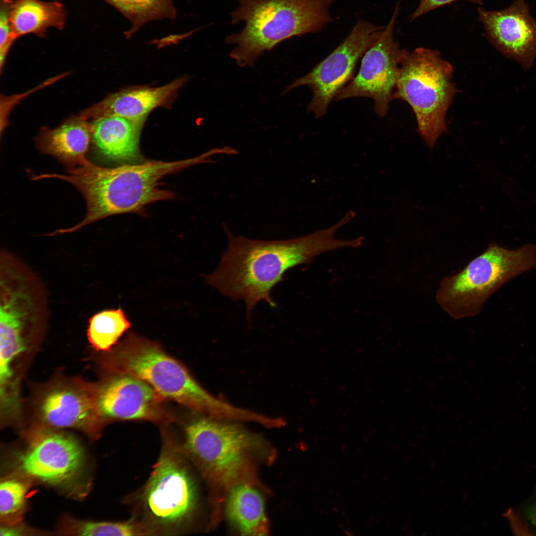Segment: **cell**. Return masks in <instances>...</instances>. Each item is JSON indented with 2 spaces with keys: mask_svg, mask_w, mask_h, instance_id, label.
<instances>
[{
  "mask_svg": "<svg viewBox=\"0 0 536 536\" xmlns=\"http://www.w3.org/2000/svg\"><path fill=\"white\" fill-rule=\"evenodd\" d=\"M453 68L436 50L407 51L399 64L393 99L406 102L416 117L417 130L430 149L448 131L446 116L458 92Z\"/></svg>",
  "mask_w": 536,
  "mask_h": 536,
  "instance_id": "8",
  "label": "cell"
},
{
  "mask_svg": "<svg viewBox=\"0 0 536 536\" xmlns=\"http://www.w3.org/2000/svg\"><path fill=\"white\" fill-rule=\"evenodd\" d=\"M333 0H240L231 23L245 22L239 33L228 36L235 47L230 57L241 67H253L267 51L293 36L318 32L332 20Z\"/></svg>",
  "mask_w": 536,
  "mask_h": 536,
  "instance_id": "6",
  "label": "cell"
},
{
  "mask_svg": "<svg viewBox=\"0 0 536 536\" xmlns=\"http://www.w3.org/2000/svg\"><path fill=\"white\" fill-rule=\"evenodd\" d=\"M187 79L185 75L161 86L138 85L123 88L84 110L79 116L93 120L111 116L147 118L157 108H170Z\"/></svg>",
  "mask_w": 536,
  "mask_h": 536,
  "instance_id": "14",
  "label": "cell"
},
{
  "mask_svg": "<svg viewBox=\"0 0 536 536\" xmlns=\"http://www.w3.org/2000/svg\"><path fill=\"white\" fill-rule=\"evenodd\" d=\"M106 367L115 374L133 376L147 383L164 399L203 416L236 420L243 409L206 392L179 362L157 342L129 333L107 356Z\"/></svg>",
  "mask_w": 536,
  "mask_h": 536,
  "instance_id": "4",
  "label": "cell"
},
{
  "mask_svg": "<svg viewBox=\"0 0 536 536\" xmlns=\"http://www.w3.org/2000/svg\"><path fill=\"white\" fill-rule=\"evenodd\" d=\"M97 391L79 386L56 388L42 401L41 418L53 427L79 428L97 434L104 422L97 406Z\"/></svg>",
  "mask_w": 536,
  "mask_h": 536,
  "instance_id": "15",
  "label": "cell"
},
{
  "mask_svg": "<svg viewBox=\"0 0 536 536\" xmlns=\"http://www.w3.org/2000/svg\"><path fill=\"white\" fill-rule=\"evenodd\" d=\"M232 420L205 416L192 420L181 441L184 451L204 481L208 491L210 524L216 526L228 492L240 484L267 491L258 469L272 464L276 452L265 438Z\"/></svg>",
  "mask_w": 536,
  "mask_h": 536,
  "instance_id": "2",
  "label": "cell"
},
{
  "mask_svg": "<svg viewBox=\"0 0 536 536\" xmlns=\"http://www.w3.org/2000/svg\"><path fill=\"white\" fill-rule=\"evenodd\" d=\"M116 9L131 23L124 32L129 38L146 23L157 20H172L177 10L173 0H103Z\"/></svg>",
  "mask_w": 536,
  "mask_h": 536,
  "instance_id": "20",
  "label": "cell"
},
{
  "mask_svg": "<svg viewBox=\"0 0 536 536\" xmlns=\"http://www.w3.org/2000/svg\"><path fill=\"white\" fill-rule=\"evenodd\" d=\"M400 1L401 0H399ZM462 0H420L416 9L410 15L409 21H412L419 17L443 5ZM474 4L481 5L483 0H463Z\"/></svg>",
  "mask_w": 536,
  "mask_h": 536,
  "instance_id": "25",
  "label": "cell"
},
{
  "mask_svg": "<svg viewBox=\"0 0 536 536\" xmlns=\"http://www.w3.org/2000/svg\"><path fill=\"white\" fill-rule=\"evenodd\" d=\"M146 119L111 116L94 120L90 127L95 150L103 158L120 165L144 161L139 140Z\"/></svg>",
  "mask_w": 536,
  "mask_h": 536,
  "instance_id": "16",
  "label": "cell"
},
{
  "mask_svg": "<svg viewBox=\"0 0 536 536\" xmlns=\"http://www.w3.org/2000/svg\"><path fill=\"white\" fill-rule=\"evenodd\" d=\"M26 487L19 480H4L0 484V514L1 518L8 519L19 512L25 503Z\"/></svg>",
  "mask_w": 536,
  "mask_h": 536,
  "instance_id": "23",
  "label": "cell"
},
{
  "mask_svg": "<svg viewBox=\"0 0 536 536\" xmlns=\"http://www.w3.org/2000/svg\"><path fill=\"white\" fill-rule=\"evenodd\" d=\"M84 453L72 437L42 430L31 436L26 449L17 456L19 469L32 478L55 485L67 483L82 469Z\"/></svg>",
  "mask_w": 536,
  "mask_h": 536,
  "instance_id": "11",
  "label": "cell"
},
{
  "mask_svg": "<svg viewBox=\"0 0 536 536\" xmlns=\"http://www.w3.org/2000/svg\"><path fill=\"white\" fill-rule=\"evenodd\" d=\"M348 223L342 217L334 225L307 236L287 240L259 241L234 236L223 224L228 240L217 268L206 277V282L222 295L243 300L247 318L261 300L276 306L271 296L273 287L289 269L309 263L317 255L343 247L354 248L355 239L339 240L335 234Z\"/></svg>",
  "mask_w": 536,
  "mask_h": 536,
  "instance_id": "1",
  "label": "cell"
},
{
  "mask_svg": "<svg viewBox=\"0 0 536 536\" xmlns=\"http://www.w3.org/2000/svg\"><path fill=\"white\" fill-rule=\"evenodd\" d=\"M14 0H0V60L1 71L8 51L16 39L10 23V13Z\"/></svg>",
  "mask_w": 536,
  "mask_h": 536,
  "instance_id": "24",
  "label": "cell"
},
{
  "mask_svg": "<svg viewBox=\"0 0 536 536\" xmlns=\"http://www.w3.org/2000/svg\"><path fill=\"white\" fill-rule=\"evenodd\" d=\"M66 16L64 4L57 0H16L10 13L11 29L16 39L29 34L44 37L50 28L63 29Z\"/></svg>",
  "mask_w": 536,
  "mask_h": 536,
  "instance_id": "19",
  "label": "cell"
},
{
  "mask_svg": "<svg viewBox=\"0 0 536 536\" xmlns=\"http://www.w3.org/2000/svg\"><path fill=\"white\" fill-rule=\"evenodd\" d=\"M536 268V245L509 249L492 242L461 271L442 279L436 300L454 319L474 316L503 285Z\"/></svg>",
  "mask_w": 536,
  "mask_h": 536,
  "instance_id": "7",
  "label": "cell"
},
{
  "mask_svg": "<svg viewBox=\"0 0 536 536\" xmlns=\"http://www.w3.org/2000/svg\"><path fill=\"white\" fill-rule=\"evenodd\" d=\"M384 28L359 21L342 43L308 73L294 80L283 94L301 86H309L313 98L307 111L316 118L323 116L333 98L351 78L358 60L378 39Z\"/></svg>",
  "mask_w": 536,
  "mask_h": 536,
  "instance_id": "9",
  "label": "cell"
},
{
  "mask_svg": "<svg viewBox=\"0 0 536 536\" xmlns=\"http://www.w3.org/2000/svg\"><path fill=\"white\" fill-rule=\"evenodd\" d=\"M208 152L197 157L175 161L150 160L122 164L112 168L98 166L89 161L68 171L36 175L35 179H56L67 182L82 195L86 202V213L82 221L53 234L71 233L95 221L113 215L144 213L150 203L174 198V194L161 189L160 181L166 175L190 166L210 162Z\"/></svg>",
  "mask_w": 536,
  "mask_h": 536,
  "instance_id": "3",
  "label": "cell"
},
{
  "mask_svg": "<svg viewBox=\"0 0 536 536\" xmlns=\"http://www.w3.org/2000/svg\"><path fill=\"white\" fill-rule=\"evenodd\" d=\"M91 141L90 124L80 116L68 118L54 129L41 128L35 138L40 153L54 157L67 171L85 164Z\"/></svg>",
  "mask_w": 536,
  "mask_h": 536,
  "instance_id": "17",
  "label": "cell"
},
{
  "mask_svg": "<svg viewBox=\"0 0 536 536\" xmlns=\"http://www.w3.org/2000/svg\"><path fill=\"white\" fill-rule=\"evenodd\" d=\"M130 325L122 309L104 310L89 319L87 338L95 349L108 350L116 343Z\"/></svg>",
  "mask_w": 536,
  "mask_h": 536,
  "instance_id": "21",
  "label": "cell"
},
{
  "mask_svg": "<svg viewBox=\"0 0 536 536\" xmlns=\"http://www.w3.org/2000/svg\"><path fill=\"white\" fill-rule=\"evenodd\" d=\"M530 517L532 523L536 525V507L533 508L530 513Z\"/></svg>",
  "mask_w": 536,
  "mask_h": 536,
  "instance_id": "26",
  "label": "cell"
},
{
  "mask_svg": "<svg viewBox=\"0 0 536 536\" xmlns=\"http://www.w3.org/2000/svg\"><path fill=\"white\" fill-rule=\"evenodd\" d=\"M67 532L79 536H152L142 523L134 517L121 522H71Z\"/></svg>",
  "mask_w": 536,
  "mask_h": 536,
  "instance_id": "22",
  "label": "cell"
},
{
  "mask_svg": "<svg viewBox=\"0 0 536 536\" xmlns=\"http://www.w3.org/2000/svg\"><path fill=\"white\" fill-rule=\"evenodd\" d=\"M164 399L150 386L133 376L115 374L97 389V402L103 421H149L162 426L174 420Z\"/></svg>",
  "mask_w": 536,
  "mask_h": 536,
  "instance_id": "12",
  "label": "cell"
},
{
  "mask_svg": "<svg viewBox=\"0 0 536 536\" xmlns=\"http://www.w3.org/2000/svg\"><path fill=\"white\" fill-rule=\"evenodd\" d=\"M399 4L400 1L380 37L364 54L357 74L339 91L336 100L370 98L374 101L376 113L381 117L387 115L393 99L399 64L407 51L400 49L394 38Z\"/></svg>",
  "mask_w": 536,
  "mask_h": 536,
  "instance_id": "10",
  "label": "cell"
},
{
  "mask_svg": "<svg viewBox=\"0 0 536 536\" xmlns=\"http://www.w3.org/2000/svg\"><path fill=\"white\" fill-rule=\"evenodd\" d=\"M487 37L500 52L524 66L536 58V19L526 0H516L501 10L477 9Z\"/></svg>",
  "mask_w": 536,
  "mask_h": 536,
  "instance_id": "13",
  "label": "cell"
},
{
  "mask_svg": "<svg viewBox=\"0 0 536 536\" xmlns=\"http://www.w3.org/2000/svg\"><path fill=\"white\" fill-rule=\"evenodd\" d=\"M161 452L147 481L133 499L134 518L153 536L178 535L190 528L198 506L191 462L181 441L163 428Z\"/></svg>",
  "mask_w": 536,
  "mask_h": 536,
  "instance_id": "5",
  "label": "cell"
},
{
  "mask_svg": "<svg viewBox=\"0 0 536 536\" xmlns=\"http://www.w3.org/2000/svg\"><path fill=\"white\" fill-rule=\"evenodd\" d=\"M255 486L243 484L232 488L225 500V513L230 524L241 535L266 536L269 527L264 499Z\"/></svg>",
  "mask_w": 536,
  "mask_h": 536,
  "instance_id": "18",
  "label": "cell"
}]
</instances>
